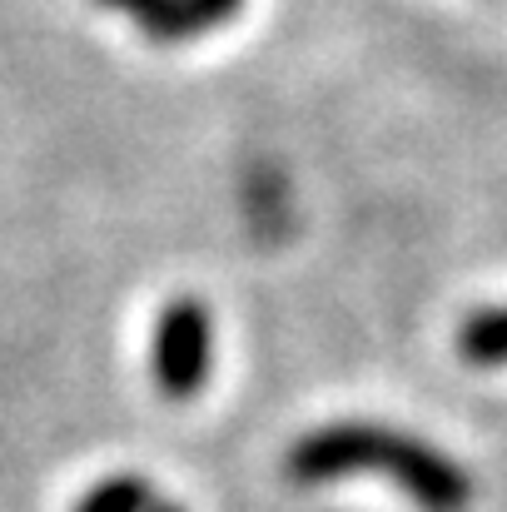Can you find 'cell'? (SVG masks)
Segmentation results:
<instances>
[{
    "label": "cell",
    "mask_w": 507,
    "mask_h": 512,
    "mask_svg": "<svg viewBox=\"0 0 507 512\" xmlns=\"http://www.w3.org/2000/svg\"><path fill=\"white\" fill-rule=\"evenodd\" d=\"M284 473L299 488L338 483L353 473H378L398 483L423 512H468L473 503V478L458 458L383 423H329V428L304 433L289 448Z\"/></svg>",
    "instance_id": "6da1fadb"
},
{
    "label": "cell",
    "mask_w": 507,
    "mask_h": 512,
    "mask_svg": "<svg viewBox=\"0 0 507 512\" xmlns=\"http://www.w3.org/2000/svg\"><path fill=\"white\" fill-rule=\"evenodd\" d=\"M209 363H214V319H209V309L199 299H169L160 324H155V353H150L160 393L174 398V403L194 398L209 378Z\"/></svg>",
    "instance_id": "7a4b0ae2"
},
{
    "label": "cell",
    "mask_w": 507,
    "mask_h": 512,
    "mask_svg": "<svg viewBox=\"0 0 507 512\" xmlns=\"http://www.w3.org/2000/svg\"><path fill=\"white\" fill-rule=\"evenodd\" d=\"M110 10H125L155 45H184L199 35V20H194V5L189 0H100Z\"/></svg>",
    "instance_id": "3957f363"
},
{
    "label": "cell",
    "mask_w": 507,
    "mask_h": 512,
    "mask_svg": "<svg viewBox=\"0 0 507 512\" xmlns=\"http://www.w3.org/2000/svg\"><path fill=\"white\" fill-rule=\"evenodd\" d=\"M458 353L478 368H503L507 363V304L503 309H478L458 329Z\"/></svg>",
    "instance_id": "277c9868"
},
{
    "label": "cell",
    "mask_w": 507,
    "mask_h": 512,
    "mask_svg": "<svg viewBox=\"0 0 507 512\" xmlns=\"http://www.w3.org/2000/svg\"><path fill=\"white\" fill-rule=\"evenodd\" d=\"M75 512H155V488L140 473H115L105 483H95Z\"/></svg>",
    "instance_id": "5b68a950"
},
{
    "label": "cell",
    "mask_w": 507,
    "mask_h": 512,
    "mask_svg": "<svg viewBox=\"0 0 507 512\" xmlns=\"http://www.w3.org/2000/svg\"><path fill=\"white\" fill-rule=\"evenodd\" d=\"M189 5H194V20H199V30H204V25H224V20H234L244 0H189Z\"/></svg>",
    "instance_id": "8992f818"
},
{
    "label": "cell",
    "mask_w": 507,
    "mask_h": 512,
    "mask_svg": "<svg viewBox=\"0 0 507 512\" xmlns=\"http://www.w3.org/2000/svg\"><path fill=\"white\" fill-rule=\"evenodd\" d=\"M155 512H184V508H174V503H155Z\"/></svg>",
    "instance_id": "52a82bcc"
}]
</instances>
